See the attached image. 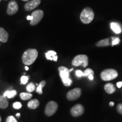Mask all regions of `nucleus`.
Instances as JSON below:
<instances>
[{"instance_id": "72a5a7b5", "label": "nucleus", "mask_w": 122, "mask_h": 122, "mask_svg": "<svg viewBox=\"0 0 122 122\" xmlns=\"http://www.w3.org/2000/svg\"><path fill=\"white\" fill-rule=\"evenodd\" d=\"M109 105H110V106H113L114 105V103L113 102H110Z\"/></svg>"}, {"instance_id": "0eeeda50", "label": "nucleus", "mask_w": 122, "mask_h": 122, "mask_svg": "<svg viewBox=\"0 0 122 122\" xmlns=\"http://www.w3.org/2000/svg\"><path fill=\"white\" fill-rule=\"evenodd\" d=\"M31 16L33 17V19L30 21V24L31 25H35L41 20L44 16V12L41 10H36L32 13Z\"/></svg>"}, {"instance_id": "7ed1b4c3", "label": "nucleus", "mask_w": 122, "mask_h": 122, "mask_svg": "<svg viewBox=\"0 0 122 122\" xmlns=\"http://www.w3.org/2000/svg\"><path fill=\"white\" fill-rule=\"evenodd\" d=\"M94 14L92 9L90 7H85L80 14V20L84 24H89L93 20Z\"/></svg>"}, {"instance_id": "58836bf2", "label": "nucleus", "mask_w": 122, "mask_h": 122, "mask_svg": "<svg viewBox=\"0 0 122 122\" xmlns=\"http://www.w3.org/2000/svg\"><path fill=\"white\" fill-rule=\"evenodd\" d=\"M1 122V116H0V122Z\"/></svg>"}, {"instance_id": "f3484780", "label": "nucleus", "mask_w": 122, "mask_h": 122, "mask_svg": "<svg viewBox=\"0 0 122 122\" xmlns=\"http://www.w3.org/2000/svg\"><path fill=\"white\" fill-rule=\"evenodd\" d=\"M111 44L110 40L109 39H105L102 40L100 41L97 42L96 44V46L97 47H105V46H108Z\"/></svg>"}, {"instance_id": "c756f323", "label": "nucleus", "mask_w": 122, "mask_h": 122, "mask_svg": "<svg viewBox=\"0 0 122 122\" xmlns=\"http://www.w3.org/2000/svg\"><path fill=\"white\" fill-rule=\"evenodd\" d=\"M117 86H118V88H121L122 86V81H119V82H118V83H117Z\"/></svg>"}, {"instance_id": "2f4dec72", "label": "nucleus", "mask_w": 122, "mask_h": 122, "mask_svg": "<svg viewBox=\"0 0 122 122\" xmlns=\"http://www.w3.org/2000/svg\"><path fill=\"white\" fill-rule=\"evenodd\" d=\"M27 19L28 20L31 21L33 19V17L31 16V15H30H30H28V16H27Z\"/></svg>"}, {"instance_id": "ea45409f", "label": "nucleus", "mask_w": 122, "mask_h": 122, "mask_svg": "<svg viewBox=\"0 0 122 122\" xmlns=\"http://www.w3.org/2000/svg\"><path fill=\"white\" fill-rule=\"evenodd\" d=\"M1 0H0V2H1Z\"/></svg>"}, {"instance_id": "4c0bfd02", "label": "nucleus", "mask_w": 122, "mask_h": 122, "mask_svg": "<svg viewBox=\"0 0 122 122\" xmlns=\"http://www.w3.org/2000/svg\"><path fill=\"white\" fill-rule=\"evenodd\" d=\"M23 1H29V0H22Z\"/></svg>"}, {"instance_id": "cd10ccee", "label": "nucleus", "mask_w": 122, "mask_h": 122, "mask_svg": "<svg viewBox=\"0 0 122 122\" xmlns=\"http://www.w3.org/2000/svg\"><path fill=\"white\" fill-rule=\"evenodd\" d=\"M76 75L79 77H83V72L81 71V70H77L76 71Z\"/></svg>"}, {"instance_id": "bb28decb", "label": "nucleus", "mask_w": 122, "mask_h": 122, "mask_svg": "<svg viewBox=\"0 0 122 122\" xmlns=\"http://www.w3.org/2000/svg\"><path fill=\"white\" fill-rule=\"evenodd\" d=\"M13 107L15 109H20L22 107V103L19 102H16L13 103Z\"/></svg>"}, {"instance_id": "4468645a", "label": "nucleus", "mask_w": 122, "mask_h": 122, "mask_svg": "<svg viewBox=\"0 0 122 122\" xmlns=\"http://www.w3.org/2000/svg\"><path fill=\"white\" fill-rule=\"evenodd\" d=\"M9 106V101L6 97L0 96V108L2 109H6Z\"/></svg>"}, {"instance_id": "7c9ffc66", "label": "nucleus", "mask_w": 122, "mask_h": 122, "mask_svg": "<svg viewBox=\"0 0 122 122\" xmlns=\"http://www.w3.org/2000/svg\"><path fill=\"white\" fill-rule=\"evenodd\" d=\"M88 78H89V80H93L94 79L93 75H90L88 76Z\"/></svg>"}, {"instance_id": "39448f33", "label": "nucleus", "mask_w": 122, "mask_h": 122, "mask_svg": "<svg viewBox=\"0 0 122 122\" xmlns=\"http://www.w3.org/2000/svg\"><path fill=\"white\" fill-rule=\"evenodd\" d=\"M72 64L74 66H83V67H86L88 65V57L84 54H79L76 56L73 59Z\"/></svg>"}, {"instance_id": "c9c22d12", "label": "nucleus", "mask_w": 122, "mask_h": 122, "mask_svg": "<svg viewBox=\"0 0 122 122\" xmlns=\"http://www.w3.org/2000/svg\"><path fill=\"white\" fill-rule=\"evenodd\" d=\"M20 113H17V114H16V117H20Z\"/></svg>"}, {"instance_id": "423d86ee", "label": "nucleus", "mask_w": 122, "mask_h": 122, "mask_svg": "<svg viewBox=\"0 0 122 122\" xmlns=\"http://www.w3.org/2000/svg\"><path fill=\"white\" fill-rule=\"evenodd\" d=\"M58 108V105L56 102L53 101L49 102L47 103L45 109L46 115L50 117V116L54 115L57 111Z\"/></svg>"}, {"instance_id": "1a4fd4ad", "label": "nucleus", "mask_w": 122, "mask_h": 122, "mask_svg": "<svg viewBox=\"0 0 122 122\" xmlns=\"http://www.w3.org/2000/svg\"><path fill=\"white\" fill-rule=\"evenodd\" d=\"M84 112V107L81 104H77L71 109V114L73 117H78L83 115Z\"/></svg>"}, {"instance_id": "4be33fe9", "label": "nucleus", "mask_w": 122, "mask_h": 122, "mask_svg": "<svg viewBox=\"0 0 122 122\" xmlns=\"http://www.w3.org/2000/svg\"><path fill=\"white\" fill-rule=\"evenodd\" d=\"M35 89H36V87H35V85L33 83H29L27 85L26 87L27 91H28L29 93L33 92V91H35Z\"/></svg>"}, {"instance_id": "dca6fc26", "label": "nucleus", "mask_w": 122, "mask_h": 122, "mask_svg": "<svg viewBox=\"0 0 122 122\" xmlns=\"http://www.w3.org/2000/svg\"><path fill=\"white\" fill-rule=\"evenodd\" d=\"M105 91L108 94H112L116 91L115 87L114 84L111 83H107L104 86Z\"/></svg>"}, {"instance_id": "a211bd4d", "label": "nucleus", "mask_w": 122, "mask_h": 122, "mask_svg": "<svg viewBox=\"0 0 122 122\" xmlns=\"http://www.w3.org/2000/svg\"><path fill=\"white\" fill-rule=\"evenodd\" d=\"M17 92L15 90H11V91H6L4 93V96L6 97L7 98H12L16 96Z\"/></svg>"}, {"instance_id": "f8f14e48", "label": "nucleus", "mask_w": 122, "mask_h": 122, "mask_svg": "<svg viewBox=\"0 0 122 122\" xmlns=\"http://www.w3.org/2000/svg\"><path fill=\"white\" fill-rule=\"evenodd\" d=\"M9 38L8 33L4 30V28L1 27L0 28V41L5 43L7 41Z\"/></svg>"}, {"instance_id": "20e7f679", "label": "nucleus", "mask_w": 122, "mask_h": 122, "mask_svg": "<svg viewBox=\"0 0 122 122\" xmlns=\"http://www.w3.org/2000/svg\"><path fill=\"white\" fill-rule=\"evenodd\" d=\"M118 73L114 69H106L103 70L101 74V77L103 81H110L117 78Z\"/></svg>"}, {"instance_id": "6e6552de", "label": "nucleus", "mask_w": 122, "mask_h": 122, "mask_svg": "<svg viewBox=\"0 0 122 122\" xmlns=\"http://www.w3.org/2000/svg\"><path fill=\"white\" fill-rule=\"evenodd\" d=\"M81 89L80 88H76L70 91L67 94V98L69 101H74L79 98L81 95Z\"/></svg>"}, {"instance_id": "473e14b6", "label": "nucleus", "mask_w": 122, "mask_h": 122, "mask_svg": "<svg viewBox=\"0 0 122 122\" xmlns=\"http://www.w3.org/2000/svg\"><path fill=\"white\" fill-rule=\"evenodd\" d=\"M57 59H58V56H56L54 58H53V61H56H56H57Z\"/></svg>"}, {"instance_id": "9d476101", "label": "nucleus", "mask_w": 122, "mask_h": 122, "mask_svg": "<svg viewBox=\"0 0 122 122\" xmlns=\"http://www.w3.org/2000/svg\"><path fill=\"white\" fill-rule=\"evenodd\" d=\"M19 10V7L17 2L14 0L10 1L8 4L7 9V13L8 15H13L17 13Z\"/></svg>"}, {"instance_id": "ddd939ff", "label": "nucleus", "mask_w": 122, "mask_h": 122, "mask_svg": "<svg viewBox=\"0 0 122 122\" xmlns=\"http://www.w3.org/2000/svg\"><path fill=\"white\" fill-rule=\"evenodd\" d=\"M110 27L113 31L117 34H119L122 32V30L121 26L119 23L115 22H112L110 23Z\"/></svg>"}, {"instance_id": "f03ea898", "label": "nucleus", "mask_w": 122, "mask_h": 122, "mask_svg": "<svg viewBox=\"0 0 122 122\" xmlns=\"http://www.w3.org/2000/svg\"><path fill=\"white\" fill-rule=\"evenodd\" d=\"M58 71L62 83L65 86H70L72 84V80L70 78L69 70L65 66H60L58 68Z\"/></svg>"}, {"instance_id": "9b49d317", "label": "nucleus", "mask_w": 122, "mask_h": 122, "mask_svg": "<svg viewBox=\"0 0 122 122\" xmlns=\"http://www.w3.org/2000/svg\"><path fill=\"white\" fill-rule=\"evenodd\" d=\"M41 0H32L28 1L24 5V9L26 11H31L39 6Z\"/></svg>"}, {"instance_id": "393cba45", "label": "nucleus", "mask_w": 122, "mask_h": 122, "mask_svg": "<svg viewBox=\"0 0 122 122\" xmlns=\"http://www.w3.org/2000/svg\"><path fill=\"white\" fill-rule=\"evenodd\" d=\"M111 39H112V42H111L112 46L117 45L120 41V39L119 37H111Z\"/></svg>"}, {"instance_id": "e433bc0d", "label": "nucleus", "mask_w": 122, "mask_h": 122, "mask_svg": "<svg viewBox=\"0 0 122 122\" xmlns=\"http://www.w3.org/2000/svg\"><path fill=\"white\" fill-rule=\"evenodd\" d=\"M73 71V68H72V69H71V70H69L70 72V71Z\"/></svg>"}, {"instance_id": "c85d7f7f", "label": "nucleus", "mask_w": 122, "mask_h": 122, "mask_svg": "<svg viewBox=\"0 0 122 122\" xmlns=\"http://www.w3.org/2000/svg\"><path fill=\"white\" fill-rule=\"evenodd\" d=\"M117 110L119 112V113L122 115V104L119 103L118 106H117Z\"/></svg>"}, {"instance_id": "a878e982", "label": "nucleus", "mask_w": 122, "mask_h": 122, "mask_svg": "<svg viewBox=\"0 0 122 122\" xmlns=\"http://www.w3.org/2000/svg\"><path fill=\"white\" fill-rule=\"evenodd\" d=\"M6 122H18L17 120L13 116H9L6 118Z\"/></svg>"}, {"instance_id": "f257e3e1", "label": "nucleus", "mask_w": 122, "mask_h": 122, "mask_svg": "<svg viewBox=\"0 0 122 122\" xmlns=\"http://www.w3.org/2000/svg\"><path fill=\"white\" fill-rule=\"evenodd\" d=\"M38 57V51L36 49H28L24 51L22 59L23 63L26 66L33 64Z\"/></svg>"}, {"instance_id": "aec40b11", "label": "nucleus", "mask_w": 122, "mask_h": 122, "mask_svg": "<svg viewBox=\"0 0 122 122\" xmlns=\"http://www.w3.org/2000/svg\"><path fill=\"white\" fill-rule=\"evenodd\" d=\"M46 84V81H42L40 82V83L39 84V85L37 86V88H36V91L37 93H39V94H42L43 93L42 92V88L44 87L45 86Z\"/></svg>"}, {"instance_id": "5701e85b", "label": "nucleus", "mask_w": 122, "mask_h": 122, "mask_svg": "<svg viewBox=\"0 0 122 122\" xmlns=\"http://www.w3.org/2000/svg\"><path fill=\"white\" fill-rule=\"evenodd\" d=\"M90 75H94V71L91 68H87L83 72V77H88Z\"/></svg>"}, {"instance_id": "f704fd0d", "label": "nucleus", "mask_w": 122, "mask_h": 122, "mask_svg": "<svg viewBox=\"0 0 122 122\" xmlns=\"http://www.w3.org/2000/svg\"><path fill=\"white\" fill-rule=\"evenodd\" d=\"M25 70H27V71H28V70H29V68L26 66L25 67Z\"/></svg>"}, {"instance_id": "6ab92c4d", "label": "nucleus", "mask_w": 122, "mask_h": 122, "mask_svg": "<svg viewBox=\"0 0 122 122\" xmlns=\"http://www.w3.org/2000/svg\"><path fill=\"white\" fill-rule=\"evenodd\" d=\"M56 56H57V53L56 51H53V50H49L48 52L45 53L46 58L48 60L53 61V58Z\"/></svg>"}, {"instance_id": "412c9836", "label": "nucleus", "mask_w": 122, "mask_h": 122, "mask_svg": "<svg viewBox=\"0 0 122 122\" xmlns=\"http://www.w3.org/2000/svg\"><path fill=\"white\" fill-rule=\"evenodd\" d=\"M20 97L22 100H28L32 97V94L30 93L23 92L20 94Z\"/></svg>"}, {"instance_id": "b1692460", "label": "nucleus", "mask_w": 122, "mask_h": 122, "mask_svg": "<svg viewBox=\"0 0 122 122\" xmlns=\"http://www.w3.org/2000/svg\"><path fill=\"white\" fill-rule=\"evenodd\" d=\"M29 79V76H22L20 78V81H21V84H26L28 82Z\"/></svg>"}, {"instance_id": "2eb2a0df", "label": "nucleus", "mask_w": 122, "mask_h": 122, "mask_svg": "<svg viewBox=\"0 0 122 122\" xmlns=\"http://www.w3.org/2000/svg\"><path fill=\"white\" fill-rule=\"evenodd\" d=\"M39 101L37 99H33V100H31L28 102L27 106L30 109H36L39 106Z\"/></svg>"}]
</instances>
